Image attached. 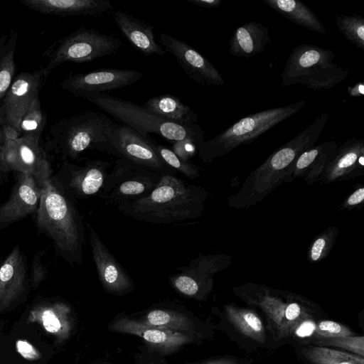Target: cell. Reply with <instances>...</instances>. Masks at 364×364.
Returning <instances> with one entry per match:
<instances>
[{
	"mask_svg": "<svg viewBox=\"0 0 364 364\" xmlns=\"http://www.w3.org/2000/svg\"><path fill=\"white\" fill-rule=\"evenodd\" d=\"M37 12L68 17L74 16H101L114 11L109 0H19Z\"/></svg>",
	"mask_w": 364,
	"mask_h": 364,
	"instance_id": "cell-24",
	"label": "cell"
},
{
	"mask_svg": "<svg viewBox=\"0 0 364 364\" xmlns=\"http://www.w3.org/2000/svg\"><path fill=\"white\" fill-rule=\"evenodd\" d=\"M142 106L173 122L193 124L198 121L197 114L174 95L165 94L154 96L150 97Z\"/></svg>",
	"mask_w": 364,
	"mask_h": 364,
	"instance_id": "cell-30",
	"label": "cell"
},
{
	"mask_svg": "<svg viewBox=\"0 0 364 364\" xmlns=\"http://www.w3.org/2000/svg\"><path fill=\"white\" fill-rule=\"evenodd\" d=\"M42 186L33 176L17 173L9 199L0 205V229L36 213L42 194Z\"/></svg>",
	"mask_w": 364,
	"mask_h": 364,
	"instance_id": "cell-20",
	"label": "cell"
},
{
	"mask_svg": "<svg viewBox=\"0 0 364 364\" xmlns=\"http://www.w3.org/2000/svg\"><path fill=\"white\" fill-rule=\"evenodd\" d=\"M298 343L341 349L364 357V336L363 335L331 338L314 337Z\"/></svg>",
	"mask_w": 364,
	"mask_h": 364,
	"instance_id": "cell-35",
	"label": "cell"
},
{
	"mask_svg": "<svg viewBox=\"0 0 364 364\" xmlns=\"http://www.w3.org/2000/svg\"><path fill=\"white\" fill-rule=\"evenodd\" d=\"M43 253L36 254L31 268L30 284L33 288H37L46 278L48 269L42 262Z\"/></svg>",
	"mask_w": 364,
	"mask_h": 364,
	"instance_id": "cell-41",
	"label": "cell"
},
{
	"mask_svg": "<svg viewBox=\"0 0 364 364\" xmlns=\"http://www.w3.org/2000/svg\"><path fill=\"white\" fill-rule=\"evenodd\" d=\"M301 364H364V357L344 350L309 343H292Z\"/></svg>",
	"mask_w": 364,
	"mask_h": 364,
	"instance_id": "cell-29",
	"label": "cell"
},
{
	"mask_svg": "<svg viewBox=\"0 0 364 364\" xmlns=\"http://www.w3.org/2000/svg\"><path fill=\"white\" fill-rule=\"evenodd\" d=\"M268 6L290 21L321 34L326 28L316 14L299 0H262Z\"/></svg>",
	"mask_w": 364,
	"mask_h": 364,
	"instance_id": "cell-31",
	"label": "cell"
},
{
	"mask_svg": "<svg viewBox=\"0 0 364 364\" xmlns=\"http://www.w3.org/2000/svg\"><path fill=\"white\" fill-rule=\"evenodd\" d=\"M171 144V150L180 158L188 161L198 154L201 143L193 139H184Z\"/></svg>",
	"mask_w": 364,
	"mask_h": 364,
	"instance_id": "cell-40",
	"label": "cell"
},
{
	"mask_svg": "<svg viewBox=\"0 0 364 364\" xmlns=\"http://www.w3.org/2000/svg\"><path fill=\"white\" fill-rule=\"evenodd\" d=\"M88 229L92 260L95 264L98 279L107 292L114 295H124L131 292L134 283L118 262L90 223Z\"/></svg>",
	"mask_w": 364,
	"mask_h": 364,
	"instance_id": "cell-16",
	"label": "cell"
},
{
	"mask_svg": "<svg viewBox=\"0 0 364 364\" xmlns=\"http://www.w3.org/2000/svg\"><path fill=\"white\" fill-rule=\"evenodd\" d=\"M218 314L221 331L242 350L253 353L276 348L256 310L230 303L224 305Z\"/></svg>",
	"mask_w": 364,
	"mask_h": 364,
	"instance_id": "cell-10",
	"label": "cell"
},
{
	"mask_svg": "<svg viewBox=\"0 0 364 364\" xmlns=\"http://www.w3.org/2000/svg\"><path fill=\"white\" fill-rule=\"evenodd\" d=\"M5 141V135L4 132V125L0 122V150Z\"/></svg>",
	"mask_w": 364,
	"mask_h": 364,
	"instance_id": "cell-47",
	"label": "cell"
},
{
	"mask_svg": "<svg viewBox=\"0 0 364 364\" xmlns=\"http://www.w3.org/2000/svg\"><path fill=\"white\" fill-rule=\"evenodd\" d=\"M232 293L258 312L276 348L294 343L306 325L325 314L316 303L300 294L264 284L246 283L234 287Z\"/></svg>",
	"mask_w": 364,
	"mask_h": 364,
	"instance_id": "cell-1",
	"label": "cell"
},
{
	"mask_svg": "<svg viewBox=\"0 0 364 364\" xmlns=\"http://www.w3.org/2000/svg\"><path fill=\"white\" fill-rule=\"evenodd\" d=\"M338 146L334 141H325L304 151L296 160L287 183L301 178L308 185L319 182Z\"/></svg>",
	"mask_w": 364,
	"mask_h": 364,
	"instance_id": "cell-26",
	"label": "cell"
},
{
	"mask_svg": "<svg viewBox=\"0 0 364 364\" xmlns=\"http://www.w3.org/2000/svg\"><path fill=\"white\" fill-rule=\"evenodd\" d=\"M355 335L356 334L352 329L343 323L321 318L316 322L312 336L310 338L346 337Z\"/></svg>",
	"mask_w": 364,
	"mask_h": 364,
	"instance_id": "cell-39",
	"label": "cell"
},
{
	"mask_svg": "<svg viewBox=\"0 0 364 364\" xmlns=\"http://www.w3.org/2000/svg\"><path fill=\"white\" fill-rule=\"evenodd\" d=\"M36 213L38 230L51 239L58 253L72 267L83 265L82 217L60 181L50 178L43 183Z\"/></svg>",
	"mask_w": 364,
	"mask_h": 364,
	"instance_id": "cell-4",
	"label": "cell"
},
{
	"mask_svg": "<svg viewBox=\"0 0 364 364\" xmlns=\"http://www.w3.org/2000/svg\"><path fill=\"white\" fill-rule=\"evenodd\" d=\"M306 103L302 100L245 116L210 140H204L199 146L198 156L204 163L210 164L240 145L251 144L281 122L295 114Z\"/></svg>",
	"mask_w": 364,
	"mask_h": 364,
	"instance_id": "cell-7",
	"label": "cell"
},
{
	"mask_svg": "<svg viewBox=\"0 0 364 364\" xmlns=\"http://www.w3.org/2000/svg\"><path fill=\"white\" fill-rule=\"evenodd\" d=\"M188 2L199 6L207 9L216 8L220 6V0H187Z\"/></svg>",
	"mask_w": 364,
	"mask_h": 364,
	"instance_id": "cell-45",
	"label": "cell"
},
{
	"mask_svg": "<svg viewBox=\"0 0 364 364\" xmlns=\"http://www.w3.org/2000/svg\"><path fill=\"white\" fill-rule=\"evenodd\" d=\"M230 264L226 255H202L193 259L188 265L176 268L179 272L168 278L176 291L198 301H205L213 289V276Z\"/></svg>",
	"mask_w": 364,
	"mask_h": 364,
	"instance_id": "cell-13",
	"label": "cell"
},
{
	"mask_svg": "<svg viewBox=\"0 0 364 364\" xmlns=\"http://www.w3.org/2000/svg\"><path fill=\"white\" fill-rule=\"evenodd\" d=\"M18 34L15 30L0 36V99L11 86L16 73L14 54Z\"/></svg>",
	"mask_w": 364,
	"mask_h": 364,
	"instance_id": "cell-33",
	"label": "cell"
},
{
	"mask_svg": "<svg viewBox=\"0 0 364 364\" xmlns=\"http://www.w3.org/2000/svg\"><path fill=\"white\" fill-rule=\"evenodd\" d=\"M110 164L98 159L90 160L83 166L65 162L62 171L66 179L62 185L72 196L87 198L102 188Z\"/></svg>",
	"mask_w": 364,
	"mask_h": 364,
	"instance_id": "cell-23",
	"label": "cell"
},
{
	"mask_svg": "<svg viewBox=\"0 0 364 364\" xmlns=\"http://www.w3.org/2000/svg\"><path fill=\"white\" fill-rule=\"evenodd\" d=\"M46 123L47 115L38 97L21 118L19 125L20 136H30L40 141Z\"/></svg>",
	"mask_w": 364,
	"mask_h": 364,
	"instance_id": "cell-34",
	"label": "cell"
},
{
	"mask_svg": "<svg viewBox=\"0 0 364 364\" xmlns=\"http://www.w3.org/2000/svg\"><path fill=\"white\" fill-rule=\"evenodd\" d=\"M109 154L161 175L178 173L159 156L156 141L144 136L131 127L115 123L109 134Z\"/></svg>",
	"mask_w": 364,
	"mask_h": 364,
	"instance_id": "cell-11",
	"label": "cell"
},
{
	"mask_svg": "<svg viewBox=\"0 0 364 364\" xmlns=\"http://www.w3.org/2000/svg\"><path fill=\"white\" fill-rule=\"evenodd\" d=\"M208 197V192L202 186L163 175L146 196L115 205L120 213L136 220L171 224L200 218Z\"/></svg>",
	"mask_w": 364,
	"mask_h": 364,
	"instance_id": "cell-2",
	"label": "cell"
},
{
	"mask_svg": "<svg viewBox=\"0 0 364 364\" xmlns=\"http://www.w3.org/2000/svg\"><path fill=\"white\" fill-rule=\"evenodd\" d=\"M163 175L132 163L118 159L108 173L102 191L107 203L135 200L148 195Z\"/></svg>",
	"mask_w": 364,
	"mask_h": 364,
	"instance_id": "cell-12",
	"label": "cell"
},
{
	"mask_svg": "<svg viewBox=\"0 0 364 364\" xmlns=\"http://www.w3.org/2000/svg\"><path fill=\"white\" fill-rule=\"evenodd\" d=\"M335 54L316 45L294 47L282 73V85H304L313 90H328L349 75L347 68L333 62Z\"/></svg>",
	"mask_w": 364,
	"mask_h": 364,
	"instance_id": "cell-8",
	"label": "cell"
},
{
	"mask_svg": "<svg viewBox=\"0 0 364 364\" xmlns=\"http://www.w3.org/2000/svg\"><path fill=\"white\" fill-rule=\"evenodd\" d=\"M28 322L40 325L59 343L68 339L73 328L71 309L63 301L36 304L30 310Z\"/></svg>",
	"mask_w": 364,
	"mask_h": 364,
	"instance_id": "cell-25",
	"label": "cell"
},
{
	"mask_svg": "<svg viewBox=\"0 0 364 364\" xmlns=\"http://www.w3.org/2000/svg\"><path fill=\"white\" fill-rule=\"evenodd\" d=\"M347 92L351 97H359L364 95V84L362 81L347 87Z\"/></svg>",
	"mask_w": 364,
	"mask_h": 364,
	"instance_id": "cell-46",
	"label": "cell"
},
{
	"mask_svg": "<svg viewBox=\"0 0 364 364\" xmlns=\"http://www.w3.org/2000/svg\"><path fill=\"white\" fill-rule=\"evenodd\" d=\"M18 350L24 358L34 360L39 358V353L35 348L29 343L23 341L18 343Z\"/></svg>",
	"mask_w": 364,
	"mask_h": 364,
	"instance_id": "cell-44",
	"label": "cell"
},
{
	"mask_svg": "<svg viewBox=\"0 0 364 364\" xmlns=\"http://www.w3.org/2000/svg\"><path fill=\"white\" fill-rule=\"evenodd\" d=\"M364 200V188L360 186L350 193L340 206L341 210L354 208Z\"/></svg>",
	"mask_w": 364,
	"mask_h": 364,
	"instance_id": "cell-43",
	"label": "cell"
},
{
	"mask_svg": "<svg viewBox=\"0 0 364 364\" xmlns=\"http://www.w3.org/2000/svg\"><path fill=\"white\" fill-rule=\"evenodd\" d=\"M155 146L159 156L165 163L177 172H180L187 178L193 180L200 177L198 166L190 160L186 161L180 158L171 149L164 145L156 142Z\"/></svg>",
	"mask_w": 364,
	"mask_h": 364,
	"instance_id": "cell-38",
	"label": "cell"
},
{
	"mask_svg": "<svg viewBox=\"0 0 364 364\" xmlns=\"http://www.w3.org/2000/svg\"><path fill=\"white\" fill-rule=\"evenodd\" d=\"M77 97L91 102L117 122L144 136L154 133L171 143L184 139H193L199 143L204 141V132L197 124H183L168 121L143 106L105 92H82Z\"/></svg>",
	"mask_w": 364,
	"mask_h": 364,
	"instance_id": "cell-5",
	"label": "cell"
},
{
	"mask_svg": "<svg viewBox=\"0 0 364 364\" xmlns=\"http://www.w3.org/2000/svg\"><path fill=\"white\" fill-rule=\"evenodd\" d=\"M33 176L41 185L51 178L52 168L40 141L26 136L6 139L0 150V171Z\"/></svg>",
	"mask_w": 364,
	"mask_h": 364,
	"instance_id": "cell-14",
	"label": "cell"
},
{
	"mask_svg": "<svg viewBox=\"0 0 364 364\" xmlns=\"http://www.w3.org/2000/svg\"><path fill=\"white\" fill-rule=\"evenodd\" d=\"M122 45L119 38L81 27L54 42L43 54L48 59L44 68L50 72L65 63H83L115 53Z\"/></svg>",
	"mask_w": 364,
	"mask_h": 364,
	"instance_id": "cell-9",
	"label": "cell"
},
{
	"mask_svg": "<svg viewBox=\"0 0 364 364\" xmlns=\"http://www.w3.org/2000/svg\"><path fill=\"white\" fill-rule=\"evenodd\" d=\"M269 42L268 26L258 22H247L233 32L228 52L236 57L250 58L262 53Z\"/></svg>",
	"mask_w": 364,
	"mask_h": 364,
	"instance_id": "cell-28",
	"label": "cell"
},
{
	"mask_svg": "<svg viewBox=\"0 0 364 364\" xmlns=\"http://www.w3.org/2000/svg\"><path fill=\"white\" fill-rule=\"evenodd\" d=\"M143 77L136 70L105 68L86 73L69 74L60 87L77 96L82 92H104L129 86Z\"/></svg>",
	"mask_w": 364,
	"mask_h": 364,
	"instance_id": "cell-17",
	"label": "cell"
},
{
	"mask_svg": "<svg viewBox=\"0 0 364 364\" xmlns=\"http://www.w3.org/2000/svg\"><path fill=\"white\" fill-rule=\"evenodd\" d=\"M252 360L231 355H219L200 361L197 364H253Z\"/></svg>",
	"mask_w": 364,
	"mask_h": 364,
	"instance_id": "cell-42",
	"label": "cell"
},
{
	"mask_svg": "<svg viewBox=\"0 0 364 364\" xmlns=\"http://www.w3.org/2000/svg\"><path fill=\"white\" fill-rule=\"evenodd\" d=\"M329 116L328 112H322L313 123L272 152L250 173L240 188L228 196V206L235 209L254 206L282 183H287L296 160L304 151L315 145Z\"/></svg>",
	"mask_w": 364,
	"mask_h": 364,
	"instance_id": "cell-3",
	"label": "cell"
},
{
	"mask_svg": "<svg viewBox=\"0 0 364 364\" xmlns=\"http://www.w3.org/2000/svg\"><path fill=\"white\" fill-rule=\"evenodd\" d=\"M113 18L123 36L143 55L165 54V50L156 41L154 26L120 9L113 11Z\"/></svg>",
	"mask_w": 364,
	"mask_h": 364,
	"instance_id": "cell-27",
	"label": "cell"
},
{
	"mask_svg": "<svg viewBox=\"0 0 364 364\" xmlns=\"http://www.w3.org/2000/svg\"><path fill=\"white\" fill-rule=\"evenodd\" d=\"M338 232V228L330 226L318 235L312 241L309 249V261L317 262L325 259L333 247Z\"/></svg>",
	"mask_w": 364,
	"mask_h": 364,
	"instance_id": "cell-37",
	"label": "cell"
},
{
	"mask_svg": "<svg viewBox=\"0 0 364 364\" xmlns=\"http://www.w3.org/2000/svg\"><path fill=\"white\" fill-rule=\"evenodd\" d=\"M112 331L137 336L162 354H169L195 342L196 337L183 332L146 325L138 320L121 317L110 323Z\"/></svg>",
	"mask_w": 364,
	"mask_h": 364,
	"instance_id": "cell-19",
	"label": "cell"
},
{
	"mask_svg": "<svg viewBox=\"0 0 364 364\" xmlns=\"http://www.w3.org/2000/svg\"><path fill=\"white\" fill-rule=\"evenodd\" d=\"M165 50L177 60L185 73L202 85L223 86L225 80L218 70L201 53L186 42L166 33L159 34Z\"/></svg>",
	"mask_w": 364,
	"mask_h": 364,
	"instance_id": "cell-18",
	"label": "cell"
},
{
	"mask_svg": "<svg viewBox=\"0 0 364 364\" xmlns=\"http://www.w3.org/2000/svg\"><path fill=\"white\" fill-rule=\"evenodd\" d=\"M364 173V141L350 138L338 146L319 182L327 184L355 178Z\"/></svg>",
	"mask_w": 364,
	"mask_h": 364,
	"instance_id": "cell-22",
	"label": "cell"
},
{
	"mask_svg": "<svg viewBox=\"0 0 364 364\" xmlns=\"http://www.w3.org/2000/svg\"><path fill=\"white\" fill-rule=\"evenodd\" d=\"M138 321L146 325L186 333L196 338L203 336L193 319L172 310L152 309Z\"/></svg>",
	"mask_w": 364,
	"mask_h": 364,
	"instance_id": "cell-32",
	"label": "cell"
},
{
	"mask_svg": "<svg viewBox=\"0 0 364 364\" xmlns=\"http://www.w3.org/2000/svg\"><path fill=\"white\" fill-rule=\"evenodd\" d=\"M115 123L104 113L92 110L63 118L50 127L48 148L71 159L88 149L109 154V134Z\"/></svg>",
	"mask_w": 364,
	"mask_h": 364,
	"instance_id": "cell-6",
	"label": "cell"
},
{
	"mask_svg": "<svg viewBox=\"0 0 364 364\" xmlns=\"http://www.w3.org/2000/svg\"><path fill=\"white\" fill-rule=\"evenodd\" d=\"M29 282L26 257L16 245L0 267V312L11 309L24 298Z\"/></svg>",
	"mask_w": 364,
	"mask_h": 364,
	"instance_id": "cell-21",
	"label": "cell"
},
{
	"mask_svg": "<svg viewBox=\"0 0 364 364\" xmlns=\"http://www.w3.org/2000/svg\"><path fill=\"white\" fill-rule=\"evenodd\" d=\"M336 23L344 37L364 50V18L360 15L336 14Z\"/></svg>",
	"mask_w": 364,
	"mask_h": 364,
	"instance_id": "cell-36",
	"label": "cell"
},
{
	"mask_svg": "<svg viewBox=\"0 0 364 364\" xmlns=\"http://www.w3.org/2000/svg\"><path fill=\"white\" fill-rule=\"evenodd\" d=\"M48 75L44 68L33 72L21 73L13 80L4 97L0 107V122L9 126L19 134V125L23 114L38 97Z\"/></svg>",
	"mask_w": 364,
	"mask_h": 364,
	"instance_id": "cell-15",
	"label": "cell"
}]
</instances>
